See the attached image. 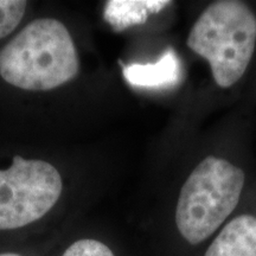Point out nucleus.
Instances as JSON below:
<instances>
[{
  "label": "nucleus",
  "instance_id": "obj_1",
  "mask_svg": "<svg viewBox=\"0 0 256 256\" xmlns=\"http://www.w3.org/2000/svg\"><path fill=\"white\" fill-rule=\"evenodd\" d=\"M78 50L56 19L31 22L0 50V76L25 90H51L78 75Z\"/></svg>",
  "mask_w": 256,
  "mask_h": 256
},
{
  "label": "nucleus",
  "instance_id": "obj_2",
  "mask_svg": "<svg viewBox=\"0 0 256 256\" xmlns=\"http://www.w3.org/2000/svg\"><path fill=\"white\" fill-rule=\"evenodd\" d=\"M188 46L210 64L214 80L229 88L244 75L256 46V16L244 2H216L188 34Z\"/></svg>",
  "mask_w": 256,
  "mask_h": 256
},
{
  "label": "nucleus",
  "instance_id": "obj_3",
  "mask_svg": "<svg viewBox=\"0 0 256 256\" xmlns=\"http://www.w3.org/2000/svg\"><path fill=\"white\" fill-rule=\"evenodd\" d=\"M244 172L228 160L209 156L191 172L179 194L176 224L180 235L198 244L218 229L238 206Z\"/></svg>",
  "mask_w": 256,
  "mask_h": 256
},
{
  "label": "nucleus",
  "instance_id": "obj_4",
  "mask_svg": "<svg viewBox=\"0 0 256 256\" xmlns=\"http://www.w3.org/2000/svg\"><path fill=\"white\" fill-rule=\"evenodd\" d=\"M55 166L43 160L16 156L8 170H0V230H14L46 215L62 194Z\"/></svg>",
  "mask_w": 256,
  "mask_h": 256
},
{
  "label": "nucleus",
  "instance_id": "obj_5",
  "mask_svg": "<svg viewBox=\"0 0 256 256\" xmlns=\"http://www.w3.org/2000/svg\"><path fill=\"white\" fill-rule=\"evenodd\" d=\"M204 256H256V217L241 215L230 220Z\"/></svg>",
  "mask_w": 256,
  "mask_h": 256
},
{
  "label": "nucleus",
  "instance_id": "obj_6",
  "mask_svg": "<svg viewBox=\"0 0 256 256\" xmlns=\"http://www.w3.org/2000/svg\"><path fill=\"white\" fill-rule=\"evenodd\" d=\"M182 66L174 49H168L154 63L124 66V78L139 88H162L174 86L180 78Z\"/></svg>",
  "mask_w": 256,
  "mask_h": 256
},
{
  "label": "nucleus",
  "instance_id": "obj_7",
  "mask_svg": "<svg viewBox=\"0 0 256 256\" xmlns=\"http://www.w3.org/2000/svg\"><path fill=\"white\" fill-rule=\"evenodd\" d=\"M171 4L168 0H110L106 2L104 18L115 31L144 24L153 14Z\"/></svg>",
  "mask_w": 256,
  "mask_h": 256
},
{
  "label": "nucleus",
  "instance_id": "obj_8",
  "mask_svg": "<svg viewBox=\"0 0 256 256\" xmlns=\"http://www.w3.org/2000/svg\"><path fill=\"white\" fill-rule=\"evenodd\" d=\"M26 6L24 0H0V40L14 31L24 17Z\"/></svg>",
  "mask_w": 256,
  "mask_h": 256
},
{
  "label": "nucleus",
  "instance_id": "obj_9",
  "mask_svg": "<svg viewBox=\"0 0 256 256\" xmlns=\"http://www.w3.org/2000/svg\"><path fill=\"white\" fill-rule=\"evenodd\" d=\"M62 256H115L104 243L96 240H80L74 242Z\"/></svg>",
  "mask_w": 256,
  "mask_h": 256
},
{
  "label": "nucleus",
  "instance_id": "obj_10",
  "mask_svg": "<svg viewBox=\"0 0 256 256\" xmlns=\"http://www.w3.org/2000/svg\"><path fill=\"white\" fill-rule=\"evenodd\" d=\"M0 256H22V255L14 254V252H2V254H0Z\"/></svg>",
  "mask_w": 256,
  "mask_h": 256
}]
</instances>
